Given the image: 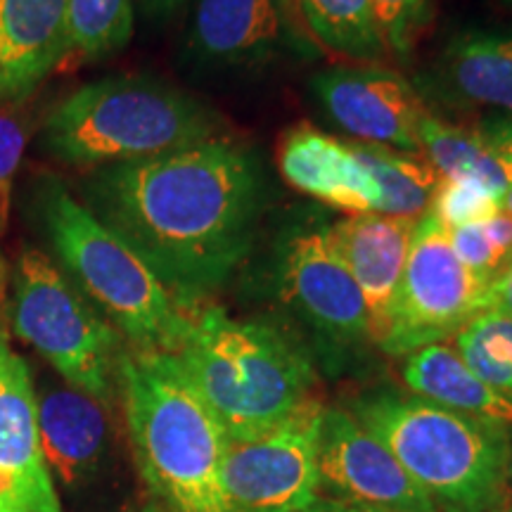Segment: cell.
Masks as SVG:
<instances>
[{"instance_id": "17", "label": "cell", "mask_w": 512, "mask_h": 512, "mask_svg": "<svg viewBox=\"0 0 512 512\" xmlns=\"http://www.w3.org/2000/svg\"><path fill=\"white\" fill-rule=\"evenodd\" d=\"M38 430L48 467L64 484H81L98 470L107 448L105 403L76 387H48L36 399Z\"/></svg>"}, {"instance_id": "36", "label": "cell", "mask_w": 512, "mask_h": 512, "mask_svg": "<svg viewBox=\"0 0 512 512\" xmlns=\"http://www.w3.org/2000/svg\"><path fill=\"white\" fill-rule=\"evenodd\" d=\"M138 512H164V510L159 508L157 503H147V505H143V508H140Z\"/></svg>"}, {"instance_id": "13", "label": "cell", "mask_w": 512, "mask_h": 512, "mask_svg": "<svg viewBox=\"0 0 512 512\" xmlns=\"http://www.w3.org/2000/svg\"><path fill=\"white\" fill-rule=\"evenodd\" d=\"M0 512H62L27 361L0 335Z\"/></svg>"}, {"instance_id": "35", "label": "cell", "mask_w": 512, "mask_h": 512, "mask_svg": "<svg viewBox=\"0 0 512 512\" xmlns=\"http://www.w3.org/2000/svg\"><path fill=\"white\" fill-rule=\"evenodd\" d=\"M508 491L512 494V430H510V448H508Z\"/></svg>"}, {"instance_id": "3", "label": "cell", "mask_w": 512, "mask_h": 512, "mask_svg": "<svg viewBox=\"0 0 512 512\" xmlns=\"http://www.w3.org/2000/svg\"><path fill=\"white\" fill-rule=\"evenodd\" d=\"M176 356L228 441L271 432L313 401L316 370L309 351L264 320H240L221 306H204L190 318Z\"/></svg>"}, {"instance_id": "14", "label": "cell", "mask_w": 512, "mask_h": 512, "mask_svg": "<svg viewBox=\"0 0 512 512\" xmlns=\"http://www.w3.org/2000/svg\"><path fill=\"white\" fill-rule=\"evenodd\" d=\"M415 223L384 214H354L330 226L332 242L366 299L373 344H380L387 330Z\"/></svg>"}, {"instance_id": "23", "label": "cell", "mask_w": 512, "mask_h": 512, "mask_svg": "<svg viewBox=\"0 0 512 512\" xmlns=\"http://www.w3.org/2000/svg\"><path fill=\"white\" fill-rule=\"evenodd\" d=\"M311 34L328 50L354 60L387 53L377 27L373 0H299Z\"/></svg>"}, {"instance_id": "2", "label": "cell", "mask_w": 512, "mask_h": 512, "mask_svg": "<svg viewBox=\"0 0 512 512\" xmlns=\"http://www.w3.org/2000/svg\"><path fill=\"white\" fill-rule=\"evenodd\" d=\"M117 382L140 475L164 512H235L221 484L228 437L185 373L164 351L119 354Z\"/></svg>"}, {"instance_id": "11", "label": "cell", "mask_w": 512, "mask_h": 512, "mask_svg": "<svg viewBox=\"0 0 512 512\" xmlns=\"http://www.w3.org/2000/svg\"><path fill=\"white\" fill-rule=\"evenodd\" d=\"M320 496L377 512H439L389 448L347 408L325 406L318 432Z\"/></svg>"}, {"instance_id": "26", "label": "cell", "mask_w": 512, "mask_h": 512, "mask_svg": "<svg viewBox=\"0 0 512 512\" xmlns=\"http://www.w3.org/2000/svg\"><path fill=\"white\" fill-rule=\"evenodd\" d=\"M430 211L446 228L484 223L501 211V200L475 181H444L432 197Z\"/></svg>"}, {"instance_id": "33", "label": "cell", "mask_w": 512, "mask_h": 512, "mask_svg": "<svg viewBox=\"0 0 512 512\" xmlns=\"http://www.w3.org/2000/svg\"><path fill=\"white\" fill-rule=\"evenodd\" d=\"M306 512H377V510H370V508H363V505L344 503V501H335V498L320 496L318 501L313 503Z\"/></svg>"}, {"instance_id": "32", "label": "cell", "mask_w": 512, "mask_h": 512, "mask_svg": "<svg viewBox=\"0 0 512 512\" xmlns=\"http://www.w3.org/2000/svg\"><path fill=\"white\" fill-rule=\"evenodd\" d=\"M147 19H166L185 5V0H136Z\"/></svg>"}, {"instance_id": "34", "label": "cell", "mask_w": 512, "mask_h": 512, "mask_svg": "<svg viewBox=\"0 0 512 512\" xmlns=\"http://www.w3.org/2000/svg\"><path fill=\"white\" fill-rule=\"evenodd\" d=\"M501 211H505V214L512 216V183H510V188L505 190L503 197H501Z\"/></svg>"}, {"instance_id": "9", "label": "cell", "mask_w": 512, "mask_h": 512, "mask_svg": "<svg viewBox=\"0 0 512 512\" xmlns=\"http://www.w3.org/2000/svg\"><path fill=\"white\" fill-rule=\"evenodd\" d=\"M283 304L330 351H354L373 342L361 287L332 242L328 223L287 230L275 261Z\"/></svg>"}, {"instance_id": "20", "label": "cell", "mask_w": 512, "mask_h": 512, "mask_svg": "<svg viewBox=\"0 0 512 512\" xmlns=\"http://www.w3.org/2000/svg\"><path fill=\"white\" fill-rule=\"evenodd\" d=\"M441 74L456 98L512 117V29L458 36L446 48Z\"/></svg>"}, {"instance_id": "21", "label": "cell", "mask_w": 512, "mask_h": 512, "mask_svg": "<svg viewBox=\"0 0 512 512\" xmlns=\"http://www.w3.org/2000/svg\"><path fill=\"white\" fill-rule=\"evenodd\" d=\"M349 147L380 190L375 214L418 221L430 211L432 197L441 183V176L430 162L361 140H351Z\"/></svg>"}, {"instance_id": "29", "label": "cell", "mask_w": 512, "mask_h": 512, "mask_svg": "<svg viewBox=\"0 0 512 512\" xmlns=\"http://www.w3.org/2000/svg\"><path fill=\"white\" fill-rule=\"evenodd\" d=\"M27 150V128L15 112L0 110V235L10 223L12 185Z\"/></svg>"}, {"instance_id": "27", "label": "cell", "mask_w": 512, "mask_h": 512, "mask_svg": "<svg viewBox=\"0 0 512 512\" xmlns=\"http://www.w3.org/2000/svg\"><path fill=\"white\" fill-rule=\"evenodd\" d=\"M373 5L384 48L406 60L422 27L430 22L434 0H373Z\"/></svg>"}, {"instance_id": "22", "label": "cell", "mask_w": 512, "mask_h": 512, "mask_svg": "<svg viewBox=\"0 0 512 512\" xmlns=\"http://www.w3.org/2000/svg\"><path fill=\"white\" fill-rule=\"evenodd\" d=\"M420 152L444 181H475L501 200L512 178L477 131L451 126L425 114L420 121Z\"/></svg>"}, {"instance_id": "18", "label": "cell", "mask_w": 512, "mask_h": 512, "mask_svg": "<svg viewBox=\"0 0 512 512\" xmlns=\"http://www.w3.org/2000/svg\"><path fill=\"white\" fill-rule=\"evenodd\" d=\"M283 38L273 0H195L190 50L204 62L252 64L271 57Z\"/></svg>"}, {"instance_id": "28", "label": "cell", "mask_w": 512, "mask_h": 512, "mask_svg": "<svg viewBox=\"0 0 512 512\" xmlns=\"http://www.w3.org/2000/svg\"><path fill=\"white\" fill-rule=\"evenodd\" d=\"M448 240H451V247L460 264L475 275L482 285L489 287L491 280L505 271L503 259L491 245L484 223H465V226L448 228Z\"/></svg>"}, {"instance_id": "4", "label": "cell", "mask_w": 512, "mask_h": 512, "mask_svg": "<svg viewBox=\"0 0 512 512\" xmlns=\"http://www.w3.org/2000/svg\"><path fill=\"white\" fill-rule=\"evenodd\" d=\"M347 411L380 439L439 512H491L508 501L510 427L384 387Z\"/></svg>"}, {"instance_id": "30", "label": "cell", "mask_w": 512, "mask_h": 512, "mask_svg": "<svg viewBox=\"0 0 512 512\" xmlns=\"http://www.w3.org/2000/svg\"><path fill=\"white\" fill-rule=\"evenodd\" d=\"M477 136L484 140L494 155L501 159L512 178V117L508 114H498V117H489L477 124Z\"/></svg>"}, {"instance_id": "7", "label": "cell", "mask_w": 512, "mask_h": 512, "mask_svg": "<svg viewBox=\"0 0 512 512\" xmlns=\"http://www.w3.org/2000/svg\"><path fill=\"white\" fill-rule=\"evenodd\" d=\"M12 280L17 337L46 358L69 387L110 401L119 363L112 325L41 249H24Z\"/></svg>"}, {"instance_id": "1", "label": "cell", "mask_w": 512, "mask_h": 512, "mask_svg": "<svg viewBox=\"0 0 512 512\" xmlns=\"http://www.w3.org/2000/svg\"><path fill=\"white\" fill-rule=\"evenodd\" d=\"M254 147L230 138L169 155L93 169L86 207L124 238L188 311L252 252L266 207Z\"/></svg>"}, {"instance_id": "37", "label": "cell", "mask_w": 512, "mask_h": 512, "mask_svg": "<svg viewBox=\"0 0 512 512\" xmlns=\"http://www.w3.org/2000/svg\"><path fill=\"white\" fill-rule=\"evenodd\" d=\"M491 512H512V501H505L503 505H498V508H494Z\"/></svg>"}, {"instance_id": "5", "label": "cell", "mask_w": 512, "mask_h": 512, "mask_svg": "<svg viewBox=\"0 0 512 512\" xmlns=\"http://www.w3.org/2000/svg\"><path fill=\"white\" fill-rule=\"evenodd\" d=\"M221 136L219 117L150 76H107L57 102L43 124L48 155L72 166L143 162Z\"/></svg>"}, {"instance_id": "6", "label": "cell", "mask_w": 512, "mask_h": 512, "mask_svg": "<svg viewBox=\"0 0 512 512\" xmlns=\"http://www.w3.org/2000/svg\"><path fill=\"white\" fill-rule=\"evenodd\" d=\"M36 209L62 271L124 332L133 349L178 354L190 316L143 256L57 178L38 185Z\"/></svg>"}, {"instance_id": "12", "label": "cell", "mask_w": 512, "mask_h": 512, "mask_svg": "<svg viewBox=\"0 0 512 512\" xmlns=\"http://www.w3.org/2000/svg\"><path fill=\"white\" fill-rule=\"evenodd\" d=\"M323 112L354 140L420 155V98L403 76L377 67H337L311 79Z\"/></svg>"}, {"instance_id": "19", "label": "cell", "mask_w": 512, "mask_h": 512, "mask_svg": "<svg viewBox=\"0 0 512 512\" xmlns=\"http://www.w3.org/2000/svg\"><path fill=\"white\" fill-rule=\"evenodd\" d=\"M401 377L413 394L512 430V399L479 380L451 344H430L403 356Z\"/></svg>"}, {"instance_id": "8", "label": "cell", "mask_w": 512, "mask_h": 512, "mask_svg": "<svg viewBox=\"0 0 512 512\" xmlns=\"http://www.w3.org/2000/svg\"><path fill=\"white\" fill-rule=\"evenodd\" d=\"M486 285L460 264L448 228L432 211L418 219L399 290L380 347L389 356H408L453 337L482 313Z\"/></svg>"}, {"instance_id": "16", "label": "cell", "mask_w": 512, "mask_h": 512, "mask_svg": "<svg viewBox=\"0 0 512 512\" xmlns=\"http://www.w3.org/2000/svg\"><path fill=\"white\" fill-rule=\"evenodd\" d=\"M280 174L292 188L354 214H375L380 190L358 162L347 140H337L313 126L285 133L278 150Z\"/></svg>"}, {"instance_id": "10", "label": "cell", "mask_w": 512, "mask_h": 512, "mask_svg": "<svg viewBox=\"0 0 512 512\" xmlns=\"http://www.w3.org/2000/svg\"><path fill=\"white\" fill-rule=\"evenodd\" d=\"M323 408L313 399L271 432L228 441L221 484L235 512H306L318 501Z\"/></svg>"}, {"instance_id": "15", "label": "cell", "mask_w": 512, "mask_h": 512, "mask_svg": "<svg viewBox=\"0 0 512 512\" xmlns=\"http://www.w3.org/2000/svg\"><path fill=\"white\" fill-rule=\"evenodd\" d=\"M67 55V0H0V102L27 98Z\"/></svg>"}, {"instance_id": "31", "label": "cell", "mask_w": 512, "mask_h": 512, "mask_svg": "<svg viewBox=\"0 0 512 512\" xmlns=\"http://www.w3.org/2000/svg\"><path fill=\"white\" fill-rule=\"evenodd\" d=\"M482 311L512 318V266L505 268L503 273H498L489 283V287H486Z\"/></svg>"}, {"instance_id": "25", "label": "cell", "mask_w": 512, "mask_h": 512, "mask_svg": "<svg viewBox=\"0 0 512 512\" xmlns=\"http://www.w3.org/2000/svg\"><path fill=\"white\" fill-rule=\"evenodd\" d=\"M453 349L479 380L512 399V318L477 313L453 335Z\"/></svg>"}, {"instance_id": "24", "label": "cell", "mask_w": 512, "mask_h": 512, "mask_svg": "<svg viewBox=\"0 0 512 512\" xmlns=\"http://www.w3.org/2000/svg\"><path fill=\"white\" fill-rule=\"evenodd\" d=\"M69 55L98 62L121 53L133 36V0H67Z\"/></svg>"}]
</instances>
